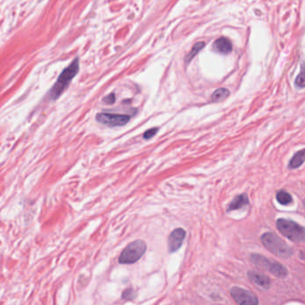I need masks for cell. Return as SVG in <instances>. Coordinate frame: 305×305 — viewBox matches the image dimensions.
I'll return each instance as SVG.
<instances>
[{
  "label": "cell",
  "mask_w": 305,
  "mask_h": 305,
  "mask_svg": "<svg viewBox=\"0 0 305 305\" xmlns=\"http://www.w3.org/2000/svg\"><path fill=\"white\" fill-rule=\"evenodd\" d=\"M249 205V199L248 197L246 196V194H241L231 201L230 205L227 206V212H231V211H236L238 209L243 208L246 205Z\"/></svg>",
  "instance_id": "obj_11"
},
{
  "label": "cell",
  "mask_w": 305,
  "mask_h": 305,
  "mask_svg": "<svg viewBox=\"0 0 305 305\" xmlns=\"http://www.w3.org/2000/svg\"><path fill=\"white\" fill-rule=\"evenodd\" d=\"M295 85L299 88H305V63L301 64V72L295 80Z\"/></svg>",
  "instance_id": "obj_16"
},
{
  "label": "cell",
  "mask_w": 305,
  "mask_h": 305,
  "mask_svg": "<svg viewBox=\"0 0 305 305\" xmlns=\"http://www.w3.org/2000/svg\"><path fill=\"white\" fill-rule=\"evenodd\" d=\"M158 131V128H152V129H149L146 130L145 133L143 134V138L144 139H150L152 138L154 136H156Z\"/></svg>",
  "instance_id": "obj_18"
},
{
  "label": "cell",
  "mask_w": 305,
  "mask_h": 305,
  "mask_svg": "<svg viewBox=\"0 0 305 305\" xmlns=\"http://www.w3.org/2000/svg\"><path fill=\"white\" fill-rule=\"evenodd\" d=\"M251 260L254 264L256 265L257 267L267 270L268 272H271L278 278L283 279L287 276V269L279 262L269 260L266 257L260 255V254H253L251 256Z\"/></svg>",
  "instance_id": "obj_5"
},
{
  "label": "cell",
  "mask_w": 305,
  "mask_h": 305,
  "mask_svg": "<svg viewBox=\"0 0 305 305\" xmlns=\"http://www.w3.org/2000/svg\"><path fill=\"white\" fill-rule=\"evenodd\" d=\"M79 69H80L79 58H75L71 62V64L62 71L56 83L53 86L52 89L49 91V97L50 99L56 100L63 93V91L67 89L71 81L78 73Z\"/></svg>",
  "instance_id": "obj_1"
},
{
  "label": "cell",
  "mask_w": 305,
  "mask_h": 305,
  "mask_svg": "<svg viewBox=\"0 0 305 305\" xmlns=\"http://www.w3.org/2000/svg\"><path fill=\"white\" fill-rule=\"evenodd\" d=\"M303 206H304V208H305V199H304V200H303Z\"/></svg>",
  "instance_id": "obj_20"
},
{
  "label": "cell",
  "mask_w": 305,
  "mask_h": 305,
  "mask_svg": "<svg viewBox=\"0 0 305 305\" xmlns=\"http://www.w3.org/2000/svg\"><path fill=\"white\" fill-rule=\"evenodd\" d=\"M277 200L279 202L280 205H289L293 201V198L291 197L289 194L286 192V191H283L280 190L277 194Z\"/></svg>",
  "instance_id": "obj_15"
},
{
  "label": "cell",
  "mask_w": 305,
  "mask_h": 305,
  "mask_svg": "<svg viewBox=\"0 0 305 305\" xmlns=\"http://www.w3.org/2000/svg\"><path fill=\"white\" fill-rule=\"evenodd\" d=\"M213 50L222 55H227L232 51V44L231 41L226 37H220L213 43Z\"/></svg>",
  "instance_id": "obj_9"
},
{
  "label": "cell",
  "mask_w": 305,
  "mask_h": 305,
  "mask_svg": "<svg viewBox=\"0 0 305 305\" xmlns=\"http://www.w3.org/2000/svg\"><path fill=\"white\" fill-rule=\"evenodd\" d=\"M230 93H231L230 90H227V89L220 88L212 93L211 100H212V103H220V102L225 100L230 96Z\"/></svg>",
  "instance_id": "obj_12"
},
{
  "label": "cell",
  "mask_w": 305,
  "mask_h": 305,
  "mask_svg": "<svg viewBox=\"0 0 305 305\" xmlns=\"http://www.w3.org/2000/svg\"><path fill=\"white\" fill-rule=\"evenodd\" d=\"M277 227L279 232L293 242L305 241V228L293 220L279 219L277 221Z\"/></svg>",
  "instance_id": "obj_2"
},
{
  "label": "cell",
  "mask_w": 305,
  "mask_h": 305,
  "mask_svg": "<svg viewBox=\"0 0 305 305\" xmlns=\"http://www.w3.org/2000/svg\"><path fill=\"white\" fill-rule=\"evenodd\" d=\"M136 297V292L132 288H128L123 291V298L125 300H133Z\"/></svg>",
  "instance_id": "obj_17"
},
{
  "label": "cell",
  "mask_w": 305,
  "mask_h": 305,
  "mask_svg": "<svg viewBox=\"0 0 305 305\" xmlns=\"http://www.w3.org/2000/svg\"><path fill=\"white\" fill-rule=\"evenodd\" d=\"M305 162V148L296 152L289 163L290 169H295L300 167Z\"/></svg>",
  "instance_id": "obj_13"
},
{
  "label": "cell",
  "mask_w": 305,
  "mask_h": 305,
  "mask_svg": "<svg viewBox=\"0 0 305 305\" xmlns=\"http://www.w3.org/2000/svg\"><path fill=\"white\" fill-rule=\"evenodd\" d=\"M231 296L238 305H258L259 301L256 295L251 291L240 287H233L231 290Z\"/></svg>",
  "instance_id": "obj_7"
},
{
  "label": "cell",
  "mask_w": 305,
  "mask_h": 305,
  "mask_svg": "<svg viewBox=\"0 0 305 305\" xmlns=\"http://www.w3.org/2000/svg\"><path fill=\"white\" fill-rule=\"evenodd\" d=\"M97 123L109 127H122L130 121V116L111 112H98L96 116Z\"/></svg>",
  "instance_id": "obj_6"
},
{
  "label": "cell",
  "mask_w": 305,
  "mask_h": 305,
  "mask_svg": "<svg viewBox=\"0 0 305 305\" xmlns=\"http://www.w3.org/2000/svg\"><path fill=\"white\" fill-rule=\"evenodd\" d=\"M248 277L258 287L267 289L271 286V279L267 276L263 275L261 273L256 272H248Z\"/></svg>",
  "instance_id": "obj_10"
},
{
  "label": "cell",
  "mask_w": 305,
  "mask_h": 305,
  "mask_svg": "<svg viewBox=\"0 0 305 305\" xmlns=\"http://www.w3.org/2000/svg\"><path fill=\"white\" fill-rule=\"evenodd\" d=\"M205 47V42H198L196 45L194 46L193 49H191V51L188 53V55L186 56L185 58V62L186 63H189L192 59H193L195 56L198 55V53L201 51L202 49H204Z\"/></svg>",
  "instance_id": "obj_14"
},
{
  "label": "cell",
  "mask_w": 305,
  "mask_h": 305,
  "mask_svg": "<svg viewBox=\"0 0 305 305\" xmlns=\"http://www.w3.org/2000/svg\"><path fill=\"white\" fill-rule=\"evenodd\" d=\"M186 238V231L181 227L176 228L171 232L168 239V248L170 253H174L181 247Z\"/></svg>",
  "instance_id": "obj_8"
},
{
  "label": "cell",
  "mask_w": 305,
  "mask_h": 305,
  "mask_svg": "<svg viewBox=\"0 0 305 305\" xmlns=\"http://www.w3.org/2000/svg\"><path fill=\"white\" fill-rule=\"evenodd\" d=\"M146 251V244L143 240H135L125 247L121 253L119 262L122 264L135 263L141 258Z\"/></svg>",
  "instance_id": "obj_4"
},
{
  "label": "cell",
  "mask_w": 305,
  "mask_h": 305,
  "mask_svg": "<svg viewBox=\"0 0 305 305\" xmlns=\"http://www.w3.org/2000/svg\"><path fill=\"white\" fill-rule=\"evenodd\" d=\"M261 242L269 251L281 258H288L293 253L290 247L281 238L273 233L268 232L262 235Z\"/></svg>",
  "instance_id": "obj_3"
},
{
  "label": "cell",
  "mask_w": 305,
  "mask_h": 305,
  "mask_svg": "<svg viewBox=\"0 0 305 305\" xmlns=\"http://www.w3.org/2000/svg\"><path fill=\"white\" fill-rule=\"evenodd\" d=\"M116 96H115V94L113 93L109 94L106 97L103 98V102H104V104H112L116 102Z\"/></svg>",
  "instance_id": "obj_19"
}]
</instances>
